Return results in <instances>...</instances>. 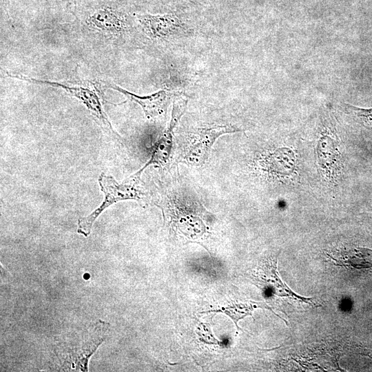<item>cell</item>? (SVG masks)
Wrapping results in <instances>:
<instances>
[{
    "instance_id": "obj_5",
    "label": "cell",
    "mask_w": 372,
    "mask_h": 372,
    "mask_svg": "<svg viewBox=\"0 0 372 372\" xmlns=\"http://www.w3.org/2000/svg\"><path fill=\"white\" fill-rule=\"evenodd\" d=\"M187 105L185 97L179 94L174 97L170 121L154 144L149 161L131 176L141 179L142 173L147 167L153 165L164 167L169 163L174 149V129L184 114Z\"/></svg>"
},
{
    "instance_id": "obj_6",
    "label": "cell",
    "mask_w": 372,
    "mask_h": 372,
    "mask_svg": "<svg viewBox=\"0 0 372 372\" xmlns=\"http://www.w3.org/2000/svg\"><path fill=\"white\" fill-rule=\"evenodd\" d=\"M252 280L265 293L285 296L312 304V298L298 296L282 281L277 269V257H270L263 260L254 271Z\"/></svg>"
},
{
    "instance_id": "obj_2",
    "label": "cell",
    "mask_w": 372,
    "mask_h": 372,
    "mask_svg": "<svg viewBox=\"0 0 372 372\" xmlns=\"http://www.w3.org/2000/svg\"><path fill=\"white\" fill-rule=\"evenodd\" d=\"M98 180L105 195L104 200L90 214L79 219L77 232L85 237L90 234L94 221L110 205L125 200H134L141 203L148 202V194L141 185V180L130 176L119 183L112 176L101 173Z\"/></svg>"
},
{
    "instance_id": "obj_3",
    "label": "cell",
    "mask_w": 372,
    "mask_h": 372,
    "mask_svg": "<svg viewBox=\"0 0 372 372\" xmlns=\"http://www.w3.org/2000/svg\"><path fill=\"white\" fill-rule=\"evenodd\" d=\"M6 75L10 78L24 81L30 83L44 85L65 90V92L75 97L87 108L107 134L112 139L116 141L119 144H123V138L112 127V124L103 108L100 98L97 94L96 90L92 88V85L85 84V83L81 84H72L68 82L62 83L38 79L10 72H7Z\"/></svg>"
},
{
    "instance_id": "obj_4",
    "label": "cell",
    "mask_w": 372,
    "mask_h": 372,
    "mask_svg": "<svg viewBox=\"0 0 372 372\" xmlns=\"http://www.w3.org/2000/svg\"><path fill=\"white\" fill-rule=\"evenodd\" d=\"M241 132L231 125H214L196 128L186 133L178 161L192 167H201L208 160L211 149L222 135Z\"/></svg>"
},
{
    "instance_id": "obj_10",
    "label": "cell",
    "mask_w": 372,
    "mask_h": 372,
    "mask_svg": "<svg viewBox=\"0 0 372 372\" xmlns=\"http://www.w3.org/2000/svg\"><path fill=\"white\" fill-rule=\"evenodd\" d=\"M87 23L92 28L109 34H117L125 28L124 21L121 16L108 8H101L93 12L87 17Z\"/></svg>"
},
{
    "instance_id": "obj_14",
    "label": "cell",
    "mask_w": 372,
    "mask_h": 372,
    "mask_svg": "<svg viewBox=\"0 0 372 372\" xmlns=\"http://www.w3.org/2000/svg\"><path fill=\"white\" fill-rule=\"evenodd\" d=\"M357 116L366 121L372 122V108L365 109L346 105Z\"/></svg>"
},
{
    "instance_id": "obj_9",
    "label": "cell",
    "mask_w": 372,
    "mask_h": 372,
    "mask_svg": "<svg viewBox=\"0 0 372 372\" xmlns=\"http://www.w3.org/2000/svg\"><path fill=\"white\" fill-rule=\"evenodd\" d=\"M258 163L269 175H290L296 167V156L288 147L279 148L262 156Z\"/></svg>"
},
{
    "instance_id": "obj_11",
    "label": "cell",
    "mask_w": 372,
    "mask_h": 372,
    "mask_svg": "<svg viewBox=\"0 0 372 372\" xmlns=\"http://www.w3.org/2000/svg\"><path fill=\"white\" fill-rule=\"evenodd\" d=\"M318 164L320 167L330 170L336 161L338 154L335 141L328 134L323 133L317 146Z\"/></svg>"
},
{
    "instance_id": "obj_7",
    "label": "cell",
    "mask_w": 372,
    "mask_h": 372,
    "mask_svg": "<svg viewBox=\"0 0 372 372\" xmlns=\"http://www.w3.org/2000/svg\"><path fill=\"white\" fill-rule=\"evenodd\" d=\"M103 86L116 90L127 98V101L138 103L148 119H154L165 114L172 94L165 90H160L149 96H141L134 94L112 82L101 81Z\"/></svg>"
},
{
    "instance_id": "obj_13",
    "label": "cell",
    "mask_w": 372,
    "mask_h": 372,
    "mask_svg": "<svg viewBox=\"0 0 372 372\" xmlns=\"http://www.w3.org/2000/svg\"><path fill=\"white\" fill-rule=\"evenodd\" d=\"M349 256V265L356 269L372 267V251L369 249H356Z\"/></svg>"
},
{
    "instance_id": "obj_12",
    "label": "cell",
    "mask_w": 372,
    "mask_h": 372,
    "mask_svg": "<svg viewBox=\"0 0 372 372\" xmlns=\"http://www.w3.org/2000/svg\"><path fill=\"white\" fill-rule=\"evenodd\" d=\"M257 307L271 309L269 306L262 302L258 303L249 301L247 302L231 303L227 307L223 309L222 311L229 316L234 321L237 328L239 329L237 325L238 321L247 316H251L253 310ZM272 312L273 311H272Z\"/></svg>"
},
{
    "instance_id": "obj_8",
    "label": "cell",
    "mask_w": 372,
    "mask_h": 372,
    "mask_svg": "<svg viewBox=\"0 0 372 372\" xmlns=\"http://www.w3.org/2000/svg\"><path fill=\"white\" fill-rule=\"evenodd\" d=\"M138 20L146 33L153 38H168L183 30L182 23L174 14H141L138 15Z\"/></svg>"
},
{
    "instance_id": "obj_1",
    "label": "cell",
    "mask_w": 372,
    "mask_h": 372,
    "mask_svg": "<svg viewBox=\"0 0 372 372\" xmlns=\"http://www.w3.org/2000/svg\"><path fill=\"white\" fill-rule=\"evenodd\" d=\"M156 205L162 210L170 234L183 235L188 241L208 234L207 223L214 218L196 195L185 188L166 189L158 194Z\"/></svg>"
}]
</instances>
